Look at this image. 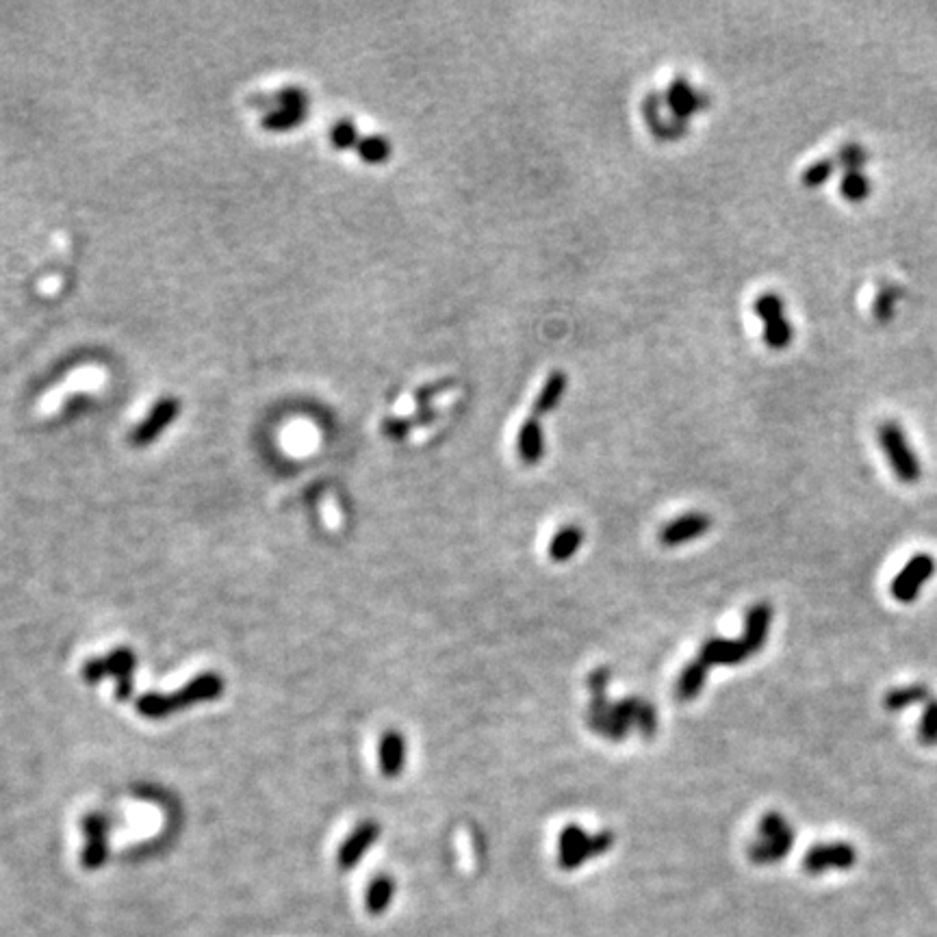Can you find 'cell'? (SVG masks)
Here are the masks:
<instances>
[{
  "label": "cell",
  "instance_id": "obj_1",
  "mask_svg": "<svg viewBox=\"0 0 937 937\" xmlns=\"http://www.w3.org/2000/svg\"><path fill=\"white\" fill-rule=\"evenodd\" d=\"M877 439L894 476L903 484H916L922 478V462L911 447L905 430L896 421H885L879 426Z\"/></svg>",
  "mask_w": 937,
  "mask_h": 937
},
{
  "label": "cell",
  "instance_id": "obj_2",
  "mask_svg": "<svg viewBox=\"0 0 937 937\" xmlns=\"http://www.w3.org/2000/svg\"><path fill=\"white\" fill-rule=\"evenodd\" d=\"M792 844V825L781 814L768 812L760 820V838L749 846V857L755 864H775L790 855Z\"/></svg>",
  "mask_w": 937,
  "mask_h": 937
},
{
  "label": "cell",
  "instance_id": "obj_3",
  "mask_svg": "<svg viewBox=\"0 0 937 937\" xmlns=\"http://www.w3.org/2000/svg\"><path fill=\"white\" fill-rule=\"evenodd\" d=\"M137 666V656L131 649H115L111 651L107 658H98V660H89L83 666V679L87 684H98L100 679L105 677H115L118 679V688H115V697L120 701H126L133 692V671Z\"/></svg>",
  "mask_w": 937,
  "mask_h": 937
},
{
  "label": "cell",
  "instance_id": "obj_4",
  "mask_svg": "<svg viewBox=\"0 0 937 937\" xmlns=\"http://www.w3.org/2000/svg\"><path fill=\"white\" fill-rule=\"evenodd\" d=\"M753 311L764 326L762 337L768 348L775 352L790 348V343L794 339V330L786 317L784 300H781L775 291H766L755 300Z\"/></svg>",
  "mask_w": 937,
  "mask_h": 937
},
{
  "label": "cell",
  "instance_id": "obj_5",
  "mask_svg": "<svg viewBox=\"0 0 937 937\" xmlns=\"http://www.w3.org/2000/svg\"><path fill=\"white\" fill-rule=\"evenodd\" d=\"M935 573V560L929 554H916L905 567L894 577L892 582V597L901 603L916 601L922 593L924 584H927Z\"/></svg>",
  "mask_w": 937,
  "mask_h": 937
},
{
  "label": "cell",
  "instance_id": "obj_6",
  "mask_svg": "<svg viewBox=\"0 0 937 937\" xmlns=\"http://www.w3.org/2000/svg\"><path fill=\"white\" fill-rule=\"evenodd\" d=\"M857 862V851L853 844L829 842L816 844L803 857V868L810 875H823L827 870H849Z\"/></svg>",
  "mask_w": 937,
  "mask_h": 937
},
{
  "label": "cell",
  "instance_id": "obj_7",
  "mask_svg": "<svg viewBox=\"0 0 937 937\" xmlns=\"http://www.w3.org/2000/svg\"><path fill=\"white\" fill-rule=\"evenodd\" d=\"M222 695H224V679L217 673H202L191 679V682L185 684L181 690L170 692L168 701H170V710L174 714L178 710L189 708V705L217 701Z\"/></svg>",
  "mask_w": 937,
  "mask_h": 937
},
{
  "label": "cell",
  "instance_id": "obj_8",
  "mask_svg": "<svg viewBox=\"0 0 937 937\" xmlns=\"http://www.w3.org/2000/svg\"><path fill=\"white\" fill-rule=\"evenodd\" d=\"M107 831H109L107 820L100 814H87L83 818L85 849L81 853V864L85 870H98L107 864V859H109Z\"/></svg>",
  "mask_w": 937,
  "mask_h": 937
},
{
  "label": "cell",
  "instance_id": "obj_9",
  "mask_svg": "<svg viewBox=\"0 0 937 937\" xmlns=\"http://www.w3.org/2000/svg\"><path fill=\"white\" fill-rule=\"evenodd\" d=\"M664 102H666V107H669V111L673 113L675 122L684 124L688 118H692V115L705 107L708 98H705L701 92H697L695 87H692L686 79L679 76V79H673L669 89H666Z\"/></svg>",
  "mask_w": 937,
  "mask_h": 937
},
{
  "label": "cell",
  "instance_id": "obj_10",
  "mask_svg": "<svg viewBox=\"0 0 937 937\" xmlns=\"http://www.w3.org/2000/svg\"><path fill=\"white\" fill-rule=\"evenodd\" d=\"M378 836H380V827L376 823H371V820H367V823H363V825H358L352 831V836L341 844L339 855H337L339 868L341 870H352L367 855V851L371 849V846H374Z\"/></svg>",
  "mask_w": 937,
  "mask_h": 937
},
{
  "label": "cell",
  "instance_id": "obj_11",
  "mask_svg": "<svg viewBox=\"0 0 937 937\" xmlns=\"http://www.w3.org/2000/svg\"><path fill=\"white\" fill-rule=\"evenodd\" d=\"M712 528V519L708 515H701V512H690V515L679 517L671 521L666 528L660 532V541L666 547H677L684 545L688 541H695L701 534H705Z\"/></svg>",
  "mask_w": 937,
  "mask_h": 937
},
{
  "label": "cell",
  "instance_id": "obj_12",
  "mask_svg": "<svg viewBox=\"0 0 937 937\" xmlns=\"http://www.w3.org/2000/svg\"><path fill=\"white\" fill-rule=\"evenodd\" d=\"M751 658V651L742 640H725V638H712L705 640V645L701 647L699 660L705 666H736L744 660Z\"/></svg>",
  "mask_w": 937,
  "mask_h": 937
},
{
  "label": "cell",
  "instance_id": "obj_13",
  "mask_svg": "<svg viewBox=\"0 0 937 937\" xmlns=\"http://www.w3.org/2000/svg\"><path fill=\"white\" fill-rule=\"evenodd\" d=\"M770 625H773V608H770L768 603H757V606L749 610L747 621H744L742 643L747 645L751 656L757 651H762V647L766 645Z\"/></svg>",
  "mask_w": 937,
  "mask_h": 937
},
{
  "label": "cell",
  "instance_id": "obj_14",
  "mask_svg": "<svg viewBox=\"0 0 937 937\" xmlns=\"http://www.w3.org/2000/svg\"><path fill=\"white\" fill-rule=\"evenodd\" d=\"M517 449H519V458L525 462V465H536V462L543 460L545 434H543L541 419H538L536 415L525 419L523 426L519 428Z\"/></svg>",
  "mask_w": 937,
  "mask_h": 937
},
{
  "label": "cell",
  "instance_id": "obj_15",
  "mask_svg": "<svg viewBox=\"0 0 937 937\" xmlns=\"http://www.w3.org/2000/svg\"><path fill=\"white\" fill-rule=\"evenodd\" d=\"M378 757H380V770H382L384 777L393 779L397 775H402L404 764H406V740H404V736L397 734V731H387V734H384L382 740H380Z\"/></svg>",
  "mask_w": 937,
  "mask_h": 937
},
{
  "label": "cell",
  "instance_id": "obj_16",
  "mask_svg": "<svg viewBox=\"0 0 937 937\" xmlns=\"http://www.w3.org/2000/svg\"><path fill=\"white\" fill-rule=\"evenodd\" d=\"M567 384H569V378L564 371H551L549 378L543 384V389L538 391L534 400V415L543 417L551 413V410H556L562 402L564 393H567Z\"/></svg>",
  "mask_w": 937,
  "mask_h": 937
},
{
  "label": "cell",
  "instance_id": "obj_17",
  "mask_svg": "<svg viewBox=\"0 0 937 937\" xmlns=\"http://www.w3.org/2000/svg\"><path fill=\"white\" fill-rule=\"evenodd\" d=\"M612 844H614L612 831H601V833H597V836L588 838V842L577 853L558 857V862L564 870H577L584 862H588V859H595L603 853H608L612 849Z\"/></svg>",
  "mask_w": 937,
  "mask_h": 937
},
{
  "label": "cell",
  "instance_id": "obj_18",
  "mask_svg": "<svg viewBox=\"0 0 937 937\" xmlns=\"http://www.w3.org/2000/svg\"><path fill=\"white\" fill-rule=\"evenodd\" d=\"M929 688L924 686V684H911V686H901V688H892L888 695L883 697V708L896 714V712H903L907 708H911V705H918V703H929Z\"/></svg>",
  "mask_w": 937,
  "mask_h": 937
},
{
  "label": "cell",
  "instance_id": "obj_19",
  "mask_svg": "<svg viewBox=\"0 0 937 937\" xmlns=\"http://www.w3.org/2000/svg\"><path fill=\"white\" fill-rule=\"evenodd\" d=\"M584 541V532L577 525H569V528H562L549 543V558L554 562H567L577 554V549L582 547Z\"/></svg>",
  "mask_w": 937,
  "mask_h": 937
},
{
  "label": "cell",
  "instance_id": "obj_20",
  "mask_svg": "<svg viewBox=\"0 0 937 937\" xmlns=\"http://www.w3.org/2000/svg\"><path fill=\"white\" fill-rule=\"evenodd\" d=\"M395 894V881L389 875H380L374 881L369 883L367 896H365V907L371 916H380L389 909L391 901Z\"/></svg>",
  "mask_w": 937,
  "mask_h": 937
},
{
  "label": "cell",
  "instance_id": "obj_21",
  "mask_svg": "<svg viewBox=\"0 0 937 937\" xmlns=\"http://www.w3.org/2000/svg\"><path fill=\"white\" fill-rule=\"evenodd\" d=\"M705 675H708V666H705L701 660H695V662H690L682 677H679V682H677V699L679 701H690V699H695L703 684H705Z\"/></svg>",
  "mask_w": 937,
  "mask_h": 937
},
{
  "label": "cell",
  "instance_id": "obj_22",
  "mask_svg": "<svg viewBox=\"0 0 937 937\" xmlns=\"http://www.w3.org/2000/svg\"><path fill=\"white\" fill-rule=\"evenodd\" d=\"M643 113H645V118H647V124L651 128V133L660 137V139H669V137H675V135H682L684 133V124L682 122H673V124H666L664 118H662V113H660V98L656 94H651L647 100H645V105H643Z\"/></svg>",
  "mask_w": 937,
  "mask_h": 937
},
{
  "label": "cell",
  "instance_id": "obj_23",
  "mask_svg": "<svg viewBox=\"0 0 937 937\" xmlns=\"http://www.w3.org/2000/svg\"><path fill=\"white\" fill-rule=\"evenodd\" d=\"M612 708V705H610ZM588 725L593 731H597V734L601 736H606L610 740H623L627 738V734H630V727L623 725L621 721H616V718L610 714V710L606 712H588Z\"/></svg>",
  "mask_w": 937,
  "mask_h": 937
},
{
  "label": "cell",
  "instance_id": "obj_24",
  "mask_svg": "<svg viewBox=\"0 0 937 937\" xmlns=\"http://www.w3.org/2000/svg\"><path fill=\"white\" fill-rule=\"evenodd\" d=\"M870 189H872L870 178L862 174V170L844 172L840 181V194L846 202H853V204L864 202L870 196Z\"/></svg>",
  "mask_w": 937,
  "mask_h": 937
},
{
  "label": "cell",
  "instance_id": "obj_25",
  "mask_svg": "<svg viewBox=\"0 0 937 937\" xmlns=\"http://www.w3.org/2000/svg\"><path fill=\"white\" fill-rule=\"evenodd\" d=\"M838 168V161L836 159H820L816 163H812L810 168H807L801 176V185L807 187V189H816V187H823L829 178L833 176V172H836Z\"/></svg>",
  "mask_w": 937,
  "mask_h": 937
},
{
  "label": "cell",
  "instance_id": "obj_26",
  "mask_svg": "<svg viewBox=\"0 0 937 937\" xmlns=\"http://www.w3.org/2000/svg\"><path fill=\"white\" fill-rule=\"evenodd\" d=\"M918 740L924 747H935L937 744V699H931L924 705V712L918 723Z\"/></svg>",
  "mask_w": 937,
  "mask_h": 937
},
{
  "label": "cell",
  "instance_id": "obj_27",
  "mask_svg": "<svg viewBox=\"0 0 937 937\" xmlns=\"http://www.w3.org/2000/svg\"><path fill=\"white\" fill-rule=\"evenodd\" d=\"M586 842H588V833L582 827H577V825L564 827L562 833H560V855L558 857L577 853Z\"/></svg>",
  "mask_w": 937,
  "mask_h": 937
},
{
  "label": "cell",
  "instance_id": "obj_28",
  "mask_svg": "<svg viewBox=\"0 0 937 937\" xmlns=\"http://www.w3.org/2000/svg\"><path fill=\"white\" fill-rule=\"evenodd\" d=\"M391 154V144L384 137H367L361 144V157L369 163L387 161Z\"/></svg>",
  "mask_w": 937,
  "mask_h": 937
},
{
  "label": "cell",
  "instance_id": "obj_29",
  "mask_svg": "<svg viewBox=\"0 0 937 937\" xmlns=\"http://www.w3.org/2000/svg\"><path fill=\"white\" fill-rule=\"evenodd\" d=\"M866 157H868V154L864 152L862 146L846 144L836 154V161H838V165H842L844 172H857V170H862V165L866 163Z\"/></svg>",
  "mask_w": 937,
  "mask_h": 937
},
{
  "label": "cell",
  "instance_id": "obj_30",
  "mask_svg": "<svg viewBox=\"0 0 937 937\" xmlns=\"http://www.w3.org/2000/svg\"><path fill=\"white\" fill-rule=\"evenodd\" d=\"M640 705H643V701L636 699V697L623 699V701H619V703H612L610 714L616 718V721H621L623 725H627V727L632 729V727L636 725V716H638Z\"/></svg>",
  "mask_w": 937,
  "mask_h": 937
},
{
  "label": "cell",
  "instance_id": "obj_31",
  "mask_svg": "<svg viewBox=\"0 0 937 937\" xmlns=\"http://www.w3.org/2000/svg\"><path fill=\"white\" fill-rule=\"evenodd\" d=\"M898 302V291L892 287H885L879 291L875 300V317L879 322H890L894 317V306Z\"/></svg>",
  "mask_w": 937,
  "mask_h": 937
},
{
  "label": "cell",
  "instance_id": "obj_32",
  "mask_svg": "<svg viewBox=\"0 0 937 937\" xmlns=\"http://www.w3.org/2000/svg\"><path fill=\"white\" fill-rule=\"evenodd\" d=\"M636 727L640 734H643L645 738H653L656 736V729H658V714L656 710H653V705L643 701V705H640V710H638V716H636Z\"/></svg>",
  "mask_w": 937,
  "mask_h": 937
},
{
  "label": "cell",
  "instance_id": "obj_33",
  "mask_svg": "<svg viewBox=\"0 0 937 937\" xmlns=\"http://www.w3.org/2000/svg\"><path fill=\"white\" fill-rule=\"evenodd\" d=\"M452 387H454V382H452V380H441V382L428 384V387H421V389L417 391V400H419L421 408H426V404H428L430 400H434L436 395H441V393H445L447 389H452Z\"/></svg>",
  "mask_w": 937,
  "mask_h": 937
},
{
  "label": "cell",
  "instance_id": "obj_34",
  "mask_svg": "<svg viewBox=\"0 0 937 937\" xmlns=\"http://www.w3.org/2000/svg\"><path fill=\"white\" fill-rule=\"evenodd\" d=\"M610 684V671L608 669H597L593 675L588 677V688L593 692V697H608L606 690Z\"/></svg>",
  "mask_w": 937,
  "mask_h": 937
},
{
  "label": "cell",
  "instance_id": "obj_35",
  "mask_svg": "<svg viewBox=\"0 0 937 937\" xmlns=\"http://www.w3.org/2000/svg\"><path fill=\"white\" fill-rule=\"evenodd\" d=\"M384 430H387V434L393 436V439H404L410 430V423L404 419H389L384 423Z\"/></svg>",
  "mask_w": 937,
  "mask_h": 937
},
{
  "label": "cell",
  "instance_id": "obj_36",
  "mask_svg": "<svg viewBox=\"0 0 937 937\" xmlns=\"http://www.w3.org/2000/svg\"><path fill=\"white\" fill-rule=\"evenodd\" d=\"M335 139H337V144L339 146H352L354 144V139H356V131H354V126L352 124H341L337 131H335Z\"/></svg>",
  "mask_w": 937,
  "mask_h": 937
}]
</instances>
